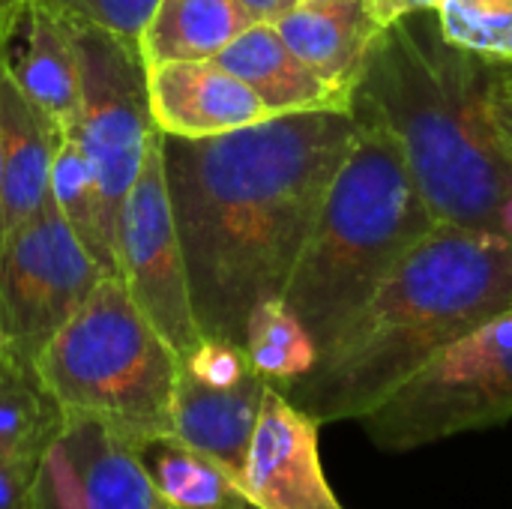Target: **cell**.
Returning a JSON list of instances; mask_svg holds the SVG:
<instances>
[{
	"mask_svg": "<svg viewBox=\"0 0 512 509\" xmlns=\"http://www.w3.org/2000/svg\"><path fill=\"white\" fill-rule=\"evenodd\" d=\"M357 135L351 111H297L213 135H162L165 177L204 336L243 345L285 297L327 189Z\"/></svg>",
	"mask_w": 512,
	"mask_h": 509,
	"instance_id": "1",
	"label": "cell"
},
{
	"mask_svg": "<svg viewBox=\"0 0 512 509\" xmlns=\"http://www.w3.org/2000/svg\"><path fill=\"white\" fill-rule=\"evenodd\" d=\"M512 309V240L438 222L282 393L327 423H360L444 348Z\"/></svg>",
	"mask_w": 512,
	"mask_h": 509,
	"instance_id": "2",
	"label": "cell"
},
{
	"mask_svg": "<svg viewBox=\"0 0 512 509\" xmlns=\"http://www.w3.org/2000/svg\"><path fill=\"white\" fill-rule=\"evenodd\" d=\"M489 69L444 39L435 12H417L381 33L351 105L393 129L438 222L498 234L512 162L486 117Z\"/></svg>",
	"mask_w": 512,
	"mask_h": 509,
	"instance_id": "3",
	"label": "cell"
},
{
	"mask_svg": "<svg viewBox=\"0 0 512 509\" xmlns=\"http://www.w3.org/2000/svg\"><path fill=\"white\" fill-rule=\"evenodd\" d=\"M354 144L336 171L285 303L324 351L369 303L378 285L438 225L393 129L363 105Z\"/></svg>",
	"mask_w": 512,
	"mask_h": 509,
	"instance_id": "4",
	"label": "cell"
},
{
	"mask_svg": "<svg viewBox=\"0 0 512 509\" xmlns=\"http://www.w3.org/2000/svg\"><path fill=\"white\" fill-rule=\"evenodd\" d=\"M33 372L63 414L93 417L141 444L171 435L177 351L129 297L117 273L39 351Z\"/></svg>",
	"mask_w": 512,
	"mask_h": 509,
	"instance_id": "5",
	"label": "cell"
},
{
	"mask_svg": "<svg viewBox=\"0 0 512 509\" xmlns=\"http://www.w3.org/2000/svg\"><path fill=\"white\" fill-rule=\"evenodd\" d=\"M512 417V309L432 357L360 426L384 453L420 450Z\"/></svg>",
	"mask_w": 512,
	"mask_h": 509,
	"instance_id": "6",
	"label": "cell"
},
{
	"mask_svg": "<svg viewBox=\"0 0 512 509\" xmlns=\"http://www.w3.org/2000/svg\"><path fill=\"white\" fill-rule=\"evenodd\" d=\"M72 30L81 69V102L69 135L99 177L105 219L117 243L123 201L159 135L150 111L147 63L138 45H129L102 27L72 21Z\"/></svg>",
	"mask_w": 512,
	"mask_h": 509,
	"instance_id": "7",
	"label": "cell"
},
{
	"mask_svg": "<svg viewBox=\"0 0 512 509\" xmlns=\"http://www.w3.org/2000/svg\"><path fill=\"white\" fill-rule=\"evenodd\" d=\"M108 276L60 216L54 198L0 243V330L9 354L30 366L48 339Z\"/></svg>",
	"mask_w": 512,
	"mask_h": 509,
	"instance_id": "8",
	"label": "cell"
},
{
	"mask_svg": "<svg viewBox=\"0 0 512 509\" xmlns=\"http://www.w3.org/2000/svg\"><path fill=\"white\" fill-rule=\"evenodd\" d=\"M114 261L117 276L135 306L177 351V357H186L204 339V333L192 309L186 258L165 177L162 132L156 135L144 168L123 201Z\"/></svg>",
	"mask_w": 512,
	"mask_h": 509,
	"instance_id": "9",
	"label": "cell"
},
{
	"mask_svg": "<svg viewBox=\"0 0 512 509\" xmlns=\"http://www.w3.org/2000/svg\"><path fill=\"white\" fill-rule=\"evenodd\" d=\"M39 509H168L135 441L93 420L63 414L36 468Z\"/></svg>",
	"mask_w": 512,
	"mask_h": 509,
	"instance_id": "10",
	"label": "cell"
},
{
	"mask_svg": "<svg viewBox=\"0 0 512 509\" xmlns=\"http://www.w3.org/2000/svg\"><path fill=\"white\" fill-rule=\"evenodd\" d=\"M321 423L267 387L237 483L255 509H345L321 462Z\"/></svg>",
	"mask_w": 512,
	"mask_h": 509,
	"instance_id": "11",
	"label": "cell"
},
{
	"mask_svg": "<svg viewBox=\"0 0 512 509\" xmlns=\"http://www.w3.org/2000/svg\"><path fill=\"white\" fill-rule=\"evenodd\" d=\"M153 123L171 138H213L279 117L249 84L216 60L147 66Z\"/></svg>",
	"mask_w": 512,
	"mask_h": 509,
	"instance_id": "12",
	"label": "cell"
},
{
	"mask_svg": "<svg viewBox=\"0 0 512 509\" xmlns=\"http://www.w3.org/2000/svg\"><path fill=\"white\" fill-rule=\"evenodd\" d=\"M273 27L312 72L345 93L357 90L384 33L366 0H300Z\"/></svg>",
	"mask_w": 512,
	"mask_h": 509,
	"instance_id": "13",
	"label": "cell"
},
{
	"mask_svg": "<svg viewBox=\"0 0 512 509\" xmlns=\"http://www.w3.org/2000/svg\"><path fill=\"white\" fill-rule=\"evenodd\" d=\"M3 126V192H0V243L27 225L51 195V165L63 132L24 96L18 81L3 72L0 87Z\"/></svg>",
	"mask_w": 512,
	"mask_h": 509,
	"instance_id": "14",
	"label": "cell"
},
{
	"mask_svg": "<svg viewBox=\"0 0 512 509\" xmlns=\"http://www.w3.org/2000/svg\"><path fill=\"white\" fill-rule=\"evenodd\" d=\"M9 42H15V51H9L12 78L24 96L63 135H69L81 102V69L72 21L36 0H27Z\"/></svg>",
	"mask_w": 512,
	"mask_h": 509,
	"instance_id": "15",
	"label": "cell"
},
{
	"mask_svg": "<svg viewBox=\"0 0 512 509\" xmlns=\"http://www.w3.org/2000/svg\"><path fill=\"white\" fill-rule=\"evenodd\" d=\"M216 63L249 84L276 114L351 111L354 102V93H345L312 72L267 21H255L243 30Z\"/></svg>",
	"mask_w": 512,
	"mask_h": 509,
	"instance_id": "16",
	"label": "cell"
},
{
	"mask_svg": "<svg viewBox=\"0 0 512 509\" xmlns=\"http://www.w3.org/2000/svg\"><path fill=\"white\" fill-rule=\"evenodd\" d=\"M267 387L258 372L237 387L219 390L180 369L171 399V435L240 474Z\"/></svg>",
	"mask_w": 512,
	"mask_h": 509,
	"instance_id": "17",
	"label": "cell"
},
{
	"mask_svg": "<svg viewBox=\"0 0 512 509\" xmlns=\"http://www.w3.org/2000/svg\"><path fill=\"white\" fill-rule=\"evenodd\" d=\"M255 18L237 0H159L138 51L147 66L174 60H216Z\"/></svg>",
	"mask_w": 512,
	"mask_h": 509,
	"instance_id": "18",
	"label": "cell"
},
{
	"mask_svg": "<svg viewBox=\"0 0 512 509\" xmlns=\"http://www.w3.org/2000/svg\"><path fill=\"white\" fill-rule=\"evenodd\" d=\"M135 447L168 509H255L231 468L186 441L156 435Z\"/></svg>",
	"mask_w": 512,
	"mask_h": 509,
	"instance_id": "19",
	"label": "cell"
},
{
	"mask_svg": "<svg viewBox=\"0 0 512 509\" xmlns=\"http://www.w3.org/2000/svg\"><path fill=\"white\" fill-rule=\"evenodd\" d=\"M63 426V411L36 372L15 357L0 360V462L39 465Z\"/></svg>",
	"mask_w": 512,
	"mask_h": 509,
	"instance_id": "20",
	"label": "cell"
},
{
	"mask_svg": "<svg viewBox=\"0 0 512 509\" xmlns=\"http://www.w3.org/2000/svg\"><path fill=\"white\" fill-rule=\"evenodd\" d=\"M51 198L66 219V225L75 231V237L84 243V249L93 255V261L105 273H117L114 261V237L105 219V204H102V189L99 177L78 147L72 135H63L54 165H51Z\"/></svg>",
	"mask_w": 512,
	"mask_h": 509,
	"instance_id": "21",
	"label": "cell"
},
{
	"mask_svg": "<svg viewBox=\"0 0 512 509\" xmlns=\"http://www.w3.org/2000/svg\"><path fill=\"white\" fill-rule=\"evenodd\" d=\"M243 348L249 354L252 369L276 390H285L294 381L306 378L321 354L306 324L291 312L282 297L264 300L252 309L246 321Z\"/></svg>",
	"mask_w": 512,
	"mask_h": 509,
	"instance_id": "22",
	"label": "cell"
},
{
	"mask_svg": "<svg viewBox=\"0 0 512 509\" xmlns=\"http://www.w3.org/2000/svg\"><path fill=\"white\" fill-rule=\"evenodd\" d=\"M435 15L447 42L512 69V0H441Z\"/></svg>",
	"mask_w": 512,
	"mask_h": 509,
	"instance_id": "23",
	"label": "cell"
},
{
	"mask_svg": "<svg viewBox=\"0 0 512 509\" xmlns=\"http://www.w3.org/2000/svg\"><path fill=\"white\" fill-rule=\"evenodd\" d=\"M36 3L54 9L66 21L102 27L126 39L129 45H138V36L159 0H36Z\"/></svg>",
	"mask_w": 512,
	"mask_h": 509,
	"instance_id": "24",
	"label": "cell"
},
{
	"mask_svg": "<svg viewBox=\"0 0 512 509\" xmlns=\"http://www.w3.org/2000/svg\"><path fill=\"white\" fill-rule=\"evenodd\" d=\"M180 369L189 372L195 381L207 387H219V390L237 387L255 375L243 345L228 342V339H213V336H204L186 357H180Z\"/></svg>",
	"mask_w": 512,
	"mask_h": 509,
	"instance_id": "25",
	"label": "cell"
},
{
	"mask_svg": "<svg viewBox=\"0 0 512 509\" xmlns=\"http://www.w3.org/2000/svg\"><path fill=\"white\" fill-rule=\"evenodd\" d=\"M486 117H489V126H492L504 156L512 162V69L507 66L492 63V69H489Z\"/></svg>",
	"mask_w": 512,
	"mask_h": 509,
	"instance_id": "26",
	"label": "cell"
},
{
	"mask_svg": "<svg viewBox=\"0 0 512 509\" xmlns=\"http://www.w3.org/2000/svg\"><path fill=\"white\" fill-rule=\"evenodd\" d=\"M36 468L0 462V509H39Z\"/></svg>",
	"mask_w": 512,
	"mask_h": 509,
	"instance_id": "27",
	"label": "cell"
},
{
	"mask_svg": "<svg viewBox=\"0 0 512 509\" xmlns=\"http://www.w3.org/2000/svg\"><path fill=\"white\" fill-rule=\"evenodd\" d=\"M375 21L387 30L390 24L408 18V15H417V12H435L441 0H366Z\"/></svg>",
	"mask_w": 512,
	"mask_h": 509,
	"instance_id": "28",
	"label": "cell"
},
{
	"mask_svg": "<svg viewBox=\"0 0 512 509\" xmlns=\"http://www.w3.org/2000/svg\"><path fill=\"white\" fill-rule=\"evenodd\" d=\"M255 21H267L273 24L279 15H285L291 6H297L300 0H237Z\"/></svg>",
	"mask_w": 512,
	"mask_h": 509,
	"instance_id": "29",
	"label": "cell"
},
{
	"mask_svg": "<svg viewBox=\"0 0 512 509\" xmlns=\"http://www.w3.org/2000/svg\"><path fill=\"white\" fill-rule=\"evenodd\" d=\"M24 6H27V0H0V36L12 39Z\"/></svg>",
	"mask_w": 512,
	"mask_h": 509,
	"instance_id": "30",
	"label": "cell"
},
{
	"mask_svg": "<svg viewBox=\"0 0 512 509\" xmlns=\"http://www.w3.org/2000/svg\"><path fill=\"white\" fill-rule=\"evenodd\" d=\"M498 234L512 240V183L507 195H504V201H501V207H498Z\"/></svg>",
	"mask_w": 512,
	"mask_h": 509,
	"instance_id": "31",
	"label": "cell"
},
{
	"mask_svg": "<svg viewBox=\"0 0 512 509\" xmlns=\"http://www.w3.org/2000/svg\"><path fill=\"white\" fill-rule=\"evenodd\" d=\"M6 63H9V39L0 36V87H3ZM0 192H3V126H0Z\"/></svg>",
	"mask_w": 512,
	"mask_h": 509,
	"instance_id": "32",
	"label": "cell"
},
{
	"mask_svg": "<svg viewBox=\"0 0 512 509\" xmlns=\"http://www.w3.org/2000/svg\"><path fill=\"white\" fill-rule=\"evenodd\" d=\"M3 357H12V354H9V348H6V339H3V330H0V360H3Z\"/></svg>",
	"mask_w": 512,
	"mask_h": 509,
	"instance_id": "33",
	"label": "cell"
}]
</instances>
